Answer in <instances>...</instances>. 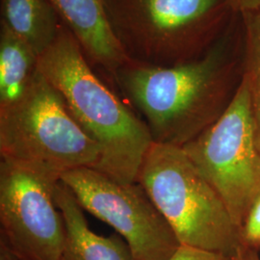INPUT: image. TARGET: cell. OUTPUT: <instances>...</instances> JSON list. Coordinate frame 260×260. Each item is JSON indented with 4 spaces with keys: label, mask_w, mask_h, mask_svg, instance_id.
I'll return each mask as SVG.
<instances>
[{
    "label": "cell",
    "mask_w": 260,
    "mask_h": 260,
    "mask_svg": "<svg viewBox=\"0 0 260 260\" xmlns=\"http://www.w3.org/2000/svg\"><path fill=\"white\" fill-rule=\"evenodd\" d=\"M168 260H230L222 253L181 245Z\"/></svg>",
    "instance_id": "obj_15"
},
{
    "label": "cell",
    "mask_w": 260,
    "mask_h": 260,
    "mask_svg": "<svg viewBox=\"0 0 260 260\" xmlns=\"http://www.w3.org/2000/svg\"><path fill=\"white\" fill-rule=\"evenodd\" d=\"M182 149L222 198L241 231L246 215L260 193L253 90L246 75H242L221 117Z\"/></svg>",
    "instance_id": "obj_6"
},
{
    "label": "cell",
    "mask_w": 260,
    "mask_h": 260,
    "mask_svg": "<svg viewBox=\"0 0 260 260\" xmlns=\"http://www.w3.org/2000/svg\"><path fill=\"white\" fill-rule=\"evenodd\" d=\"M54 199L65 223V243L59 260H136L118 233L103 236L93 233L83 208L61 180L56 183Z\"/></svg>",
    "instance_id": "obj_10"
},
{
    "label": "cell",
    "mask_w": 260,
    "mask_h": 260,
    "mask_svg": "<svg viewBox=\"0 0 260 260\" xmlns=\"http://www.w3.org/2000/svg\"><path fill=\"white\" fill-rule=\"evenodd\" d=\"M231 10L244 14L260 8V0H226Z\"/></svg>",
    "instance_id": "obj_16"
},
{
    "label": "cell",
    "mask_w": 260,
    "mask_h": 260,
    "mask_svg": "<svg viewBox=\"0 0 260 260\" xmlns=\"http://www.w3.org/2000/svg\"><path fill=\"white\" fill-rule=\"evenodd\" d=\"M84 210L112 226L136 260H168L181 246L176 233L138 182L124 183L93 168L60 177Z\"/></svg>",
    "instance_id": "obj_7"
},
{
    "label": "cell",
    "mask_w": 260,
    "mask_h": 260,
    "mask_svg": "<svg viewBox=\"0 0 260 260\" xmlns=\"http://www.w3.org/2000/svg\"><path fill=\"white\" fill-rule=\"evenodd\" d=\"M89 63L112 77L130 60L116 37L105 0H48Z\"/></svg>",
    "instance_id": "obj_9"
},
{
    "label": "cell",
    "mask_w": 260,
    "mask_h": 260,
    "mask_svg": "<svg viewBox=\"0 0 260 260\" xmlns=\"http://www.w3.org/2000/svg\"><path fill=\"white\" fill-rule=\"evenodd\" d=\"M38 71L98 145L102 154L99 171L121 182H137L143 159L153 143L149 129L93 72L63 23L54 42L39 56Z\"/></svg>",
    "instance_id": "obj_2"
},
{
    "label": "cell",
    "mask_w": 260,
    "mask_h": 260,
    "mask_svg": "<svg viewBox=\"0 0 260 260\" xmlns=\"http://www.w3.org/2000/svg\"><path fill=\"white\" fill-rule=\"evenodd\" d=\"M0 157L59 179L67 171L102 164L98 145L39 71L19 100L0 108Z\"/></svg>",
    "instance_id": "obj_5"
},
{
    "label": "cell",
    "mask_w": 260,
    "mask_h": 260,
    "mask_svg": "<svg viewBox=\"0 0 260 260\" xmlns=\"http://www.w3.org/2000/svg\"><path fill=\"white\" fill-rule=\"evenodd\" d=\"M253 116L255 141L260 152V91H253Z\"/></svg>",
    "instance_id": "obj_18"
},
{
    "label": "cell",
    "mask_w": 260,
    "mask_h": 260,
    "mask_svg": "<svg viewBox=\"0 0 260 260\" xmlns=\"http://www.w3.org/2000/svg\"><path fill=\"white\" fill-rule=\"evenodd\" d=\"M60 179L16 162L0 161V234L22 260H59L65 223L56 205Z\"/></svg>",
    "instance_id": "obj_8"
},
{
    "label": "cell",
    "mask_w": 260,
    "mask_h": 260,
    "mask_svg": "<svg viewBox=\"0 0 260 260\" xmlns=\"http://www.w3.org/2000/svg\"><path fill=\"white\" fill-rule=\"evenodd\" d=\"M113 31L131 61L169 67L204 55L219 39L226 0H105Z\"/></svg>",
    "instance_id": "obj_4"
},
{
    "label": "cell",
    "mask_w": 260,
    "mask_h": 260,
    "mask_svg": "<svg viewBox=\"0 0 260 260\" xmlns=\"http://www.w3.org/2000/svg\"><path fill=\"white\" fill-rule=\"evenodd\" d=\"M39 56L4 23L0 27V108L19 100L38 72Z\"/></svg>",
    "instance_id": "obj_12"
},
{
    "label": "cell",
    "mask_w": 260,
    "mask_h": 260,
    "mask_svg": "<svg viewBox=\"0 0 260 260\" xmlns=\"http://www.w3.org/2000/svg\"><path fill=\"white\" fill-rule=\"evenodd\" d=\"M137 182L166 219L180 245L232 257L241 231L222 198L181 147L152 143Z\"/></svg>",
    "instance_id": "obj_3"
},
{
    "label": "cell",
    "mask_w": 260,
    "mask_h": 260,
    "mask_svg": "<svg viewBox=\"0 0 260 260\" xmlns=\"http://www.w3.org/2000/svg\"><path fill=\"white\" fill-rule=\"evenodd\" d=\"M242 243L255 248L260 246V193L253 200L241 229Z\"/></svg>",
    "instance_id": "obj_14"
},
{
    "label": "cell",
    "mask_w": 260,
    "mask_h": 260,
    "mask_svg": "<svg viewBox=\"0 0 260 260\" xmlns=\"http://www.w3.org/2000/svg\"><path fill=\"white\" fill-rule=\"evenodd\" d=\"M234 75L232 45L223 36L193 61L169 67L129 61L112 78L154 143L182 148L221 117L236 90Z\"/></svg>",
    "instance_id": "obj_1"
},
{
    "label": "cell",
    "mask_w": 260,
    "mask_h": 260,
    "mask_svg": "<svg viewBox=\"0 0 260 260\" xmlns=\"http://www.w3.org/2000/svg\"><path fill=\"white\" fill-rule=\"evenodd\" d=\"M1 23L41 55L54 42L62 22L48 0H1Z\"/></svg>",
    "instance_id": "obj_11"
},
{
    "label": "cell",
    "mask_w": 260,
    "mask_h": 260,
    "mask_svg": "<svg viewBox=\"0 0 260 260\" xmlns=\"http://www.w3.org/2000/svg\"><path fill=\"white\" fill-rule=\"evenodd\" d=\"M245 25L244 73L253 91H260V8L241 14Z\"/></svg>",
    "instance_id": "obj_13"
},
{
    "label": "cell",
    "mask_w": 260,
    "mask_h": 260,
    "mask_svg": "<svg viewBox=\"0 0 260 260\" xmlns=\"http://www.w3.org/2000/svg\"><path fill=\"white\" fill-rule=\"evenodd\" d=\"M0 260H22L9 241L0 234Z\"/></svg>",
    "instance_id": "obj_17"
},
{
    "label": "cell",
    "mask_w": 260,
    "mask_h": 260,
    "mask_svg": "<svg viewBox=\"0 0 260 260\" xmlns=\"http://www.w3.org/2000/svg\"><path fill=\"white\" fill-rule=\"evenodd\" d=\"M230 260H260V258L253 248L242 245Z\"/></svg>",
    "instance_id": "obj_19"
}]
</instances>
